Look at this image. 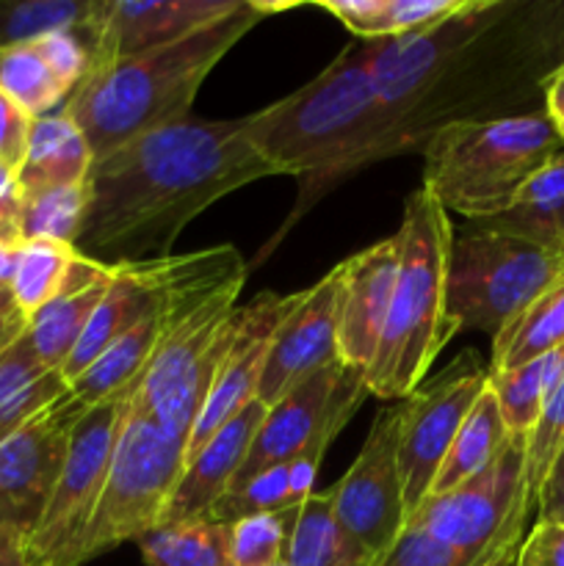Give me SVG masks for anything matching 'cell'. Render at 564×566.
<instances>
[{"label":"cell","instance_id":"cell-1","mask_svg":"<svg viewBox=\"0 0 564 566\" xmlns=\"http://www.w3.org/2000/svg\"><path fill=\"white\" fill-rule=\"evenodd\" d=\"M551 11L514 0H468L437 25L368 42L385 136L379 158L424 149L453 125L529 116L525 88H542L553 72Z\"/></svg>","mask_w":564,"mask_h":566},{"label":"cell","instance_id":"cell-2","mask_svg":"<svg viewBox=\"0 0 564 566\" xmlns=\"http://www.w3.org/2000/svg\"><path fill=\"white\" fill-rule=\"evenodd\" d=\"M280 177L243 119H182L94 158L75 249L103 265L169 258L199 213L249 182Z\"/></svg>","mask_w":564,"mask_h":566},{"label":"cell","instance_id":"cell-3","mask_svg":"<svg viewBox=\"0 0 564 566\" xmlns=\"http://www.w3.org/2000/svg\"><path fill=\"white\" fill-rule=\"evenodd\" d=\"M155 276L164 302V337L130 403L188 446L236 337V302L247 282V263L236 247H216L155 260Z\"/></svg>","mask_w":564,"mask_h":566},{"label":"cell","instance_id":"cell-4","mask_svg":"<svg viewBox=\"0 0 564 566\" xmlns=\"http://www.w3.org/2000/svg\"><path fill=\"white\" fill-rule=\"evenodd\" d=\"M243 122L252 144L276 175L302 182L296 208L280 230L285 235L321 193L379 158L385 122L368 42L346 48L313 81L269 108L243 116Z\"/></svg>","mask_w":564,"mask_h":566},{"label":"cell","instance_id":"cell-5","mask_svg":"<svg viewBox=\"0 0 564 566\" xmlns=\"http://www.w3.org/2000/svg\"><path fill=\"white\" fill-rule=\"evenodd\" d=\"M263 17L258 0H247L241 11L180 42L88 72L64 103V114L81 127L94 158L188 119L205 77Z\"/></svg>","mask_w":564,"mask_h":566},{"label":"cell","instance_id":"cell-6","mask_svg":"<svg viewBox=\"0 0 564 566\" xmlns=\"http://www.w3.org/2000/svg\"><path fill=\"white\" fill-rule=\"evenodd\" d=\"M401 243L390 313L379 348L365 374L368 396L404 401L431 374L437 354L448 346L459 326L448 313V254L453 227L442 205L418 186L404 202Z\"/></svg>","mask_w":564,"mask_h":566},{"label":"cell","instance_id":"cell-7","mask_svg":"<svg viewBox=\"0 0 564 566\" xmlns=\"http://www.w3.org/2000/svg\"><path fill=\"white\" fill-rule=\"evenodd\" d=\"M564 149L542 114L453 125L424 144V182L446 213L473 221L503 213L520 188Z\"/></svg>","mask_w":564,"mask_h":566},{"label":"cell","instance_id":"cell-8","mask_svg":"<svg viewBox=\"0 0 564 566\" xmlns=\"http://www.w3.org/2000/svg\"><path fill=\"white\" fill-rule=\"evenodd\" d=\"M182 470L186 440L160 429L127 398L108 479L83 536L81 566L158 528Z\"/></svg>","mask_w":564,"mask_h":566},{"label":"cell","instance_id":"cell-9","mask_svg":"<svg viewBox=\"0 0 564 566\" xmlns=\"http://www.w3.org/2000/svg\"><path fill=\"white\" fill-rule=\"evenodd\" d=\"M564 276V252L470 224L448 254V313L459 332L495 337L545 287Z\"/></svg>","mask_w":564,"mask_h":566},{"label":"cell","instance_id":"cell-10","mask_svg":"<svg viewBox=\"0 0 564 566\" xmlns=\"http://www.w3.org/2000/svg\"><path fill=\"white\" fill-rule=\"evenodd\" d=\"M127 398L86 407L72 426L64 468L36 528L28 536L31 566H81L83 536L108 479Z\"/></svg>","mask_w":564,"mask_h":566},{"label":"cell","instance_id":"cell-11","mask_svg":"<svg viewBox=\"0 0 564 566\" xmlns=\"http://www.w3.org/2000/svg\"><path fill=\"white\" fill-rule=\"evenodd\" d=\"M531 509L534 503L525 490V440L512 437L490 468L446 495L426 497L407 523L479 556L498 547L523 545Z\"/></svg>","mask_w":564,"mask_h":566},{"label":"cell","instance_id":"cell-12","mask_svg":"<svg viewBox=\"0 0 564 566\" xmlns=\"http://www.w3.org/2000/svg\"><path fill=\"white\" fill-rule=\"evenodd\" d=\"M487 385H490V374L468 352L453 359L446 370H440L429 385H420L412 396L401 401L398 473H401L407 520L429 497L464 418L487 390Z\"/></svg>","mask_w":564,"mask_h":566},{"label":"cell","instance_id":"cell-13","mask_svg":"<svg viewBox=\"0 0 564 566\" xmlns=\"http://www.w3.org/2000/svg\"><path fill=\"white\" fill-rule=\"evenodd\" d=\"M398 426L401 401L379 409L354 464L330 490L335 517L374 556V562L390 551L407 525L398 473Z\"/></svg>","mask_w":564,"mask_h":566},{"label":"cell","instance_id":"cell-14","mask_svg":"<svg viewBox=\"0 0 564 566\" xmlns=\"http://www.w3.org/2000/svg\"><path fill=\"white\" fill-rule=\"evenodd\" d=\"M86 407L66 392L0 442V525L36 528L64 468L75 420Z\"/></svg>","mask_w":564,"mask_h":566},{"label":"cell","instance_id":"cell-15","mask_svg":"<svg viewBox=\"0 0 564 566\" xmlns=\"http://www.w3.org/2000/svg\"><path fill=\"white\" fill-rule=\"evenodd\" d=\"M243 3L247 0H100L86 28L92 44L88 72L180 42L232 17Z\"/></svg>","mask_w":564,"mask_h":566},{"label":"cell","instance_id":"cell-16","mask_svg":"<svg viewBox=\"0 0 564 566\" xmlns=\"http://www.w3.org/2000/svg\"><path fill=\"white\" fill-rule=\"evenodd\" d=\"M337 304H341V265L330 271L313 287L296 293V304L276 326L269 346L263 376L258 385V401L265 409L302 385L315 370L337 357Z\"/></svg>","mask_w":564,"mask_h":566},{"label":"cell","instance_id":"cell-17","mask_svg":"<svg viewBox=\"0 0 564 566\" xmlns=\"http://www.w3.org/2000/svg\"><path fill=\"white\" fill-rule=\"evenodd\" d=\"M296 304V293L280 296V293H260L258 298L238 307L236 337L230 343L219 376L213 381L208 401L194 423L191 437L186 446V462L227 423L236 418L247 403L258 398L260 376H263L269 346L274 340L276 326L282 324L291 307Z\"/></svg>","mask_w":564,"mask_h":566},{"label":"cell","instance_id":"cell-18","mask_svg":"<svg viewBox=\"0 0 564 566\" xmlns=\"http://www.w3.org/2000/svg\"><path fill=\"white\" fill-rule=\"evenodd\" d=\"M401 243L398 235L370 243L341 263L337 357L346 368L368 374L390 313Z\"/></svg>","mask_w":564,"mask_h":566},{"label":"cell","instance_id":"cell-19","mask_svg":"<svg viewBox=\"0 0 564 566\" xmlns=\"http://www.w3.org/2000/svg\"><path fill=\"white\" fill-rule=\"evenodd\" d=\"M265 418V407L254 398L252 403L241 409L232 420H227L197 453L186 462L180 481L175 486L169 506H166L164 523L177 520L205 517L213 509V503L224 495L236 481L238 470L243 468L252 448L254 434Z\"/></svg>","mask_w":564,"mask_h":566},{"label":"cell","instance_id":"cell-20","mask_svg":"<svg viewBox=\"0 0 564 566\" xmlns=\"http://www.w3.org/2000/svg\"><path fill=\"white\" fill-rule=\"evenodd\" d=\"M343 368H346L343 363H332L326 368L315 370L302 385L293 387L282 401L265 409V418L260 423L258 434H254L247 462L238 470L230 490L247 484L249 479L260 475L263 470L285 464L288 459L296 457L313 440L326 409H330L332 396H335Z\"/></svg>","mask_w":564,"mask_h":566},{"label":"cell","instance_id":"cell-21","mask_svg":"<svg viewBox=\"0 0 564 566\" xmlns=\"http://www.w3.org/2000/svg\"><path fill=\"white\" fill-rule=\"evenodd\" d=\"M114 271L116 265L94 263V260L81 254L75 276L66 285V291L28 318V346H31L33 357L39 359L42 368L61 374L66 357L77 346L83 329L92 321L94 310L100 307V302L108 293Z\"/></svg>","mask_w":564,"mask_h":566},{"label":"cell","instance_id":"cell-22","mask_svg":"<svg viewBox=\"0 0 564 566\" xmlns=\"http://www.w3.org/2000/svg\"><path fill=\"white\" fill-rule=\"evenodd\" d=\"M155 302V276L153 265L147 263H122L116 265L114 280H111L108 293L94 310L92 321L83 329L81 340L72 348L66 357L64 368H61V379L66 385L81 379L94 363L105 354V348L125 335Z\"/></svg>","mask_w":564,"mask_h":566},{"label":"cell","instance_id":"cell-23","mask_svg":"<svg viewBox=\"0 0 564 566\" xmlns=\"http://www.w3.org/2000/svg\"><path fill=\"white\" fill-rule=\"evenodd\" d=\"M155 276V260H149ZM160 337H164V302H160V285L155 276V302L130 329L122 337H116L103 357L86 370L77 381L70 385V396L75 398L81 407H94V403H105L111 398L130 396L136 390L138 379L147 370L149 359H153L155 348H158Z\"/></svg>","mask_w":564,"mask_h":566},{"label":"cell","instance_id":"cell-24","mask_svg":"<svg viewBox=\"0 0 564 566\" xmlns=\"http://www.w3.org/2000/svg\"><path fill=\"white\" fill-rule=\"evenodd\" d=\"M92 164V147H88L81 127L64 114V108L39 116V119H33L25 160L17 171L22 197L88 180Z\"/></svg>","mask_w":564,"mask_h":566},{"label":"cell","instance_id":"cell-25","mask_svg":"<svg viewBox=\"0 0 564 566\" xmlns=\"http://www.w3.org/2000/svg\"><path fill=\"white\" fill-rule=\"evenodd\" d=\"M473 227L564 252V149L520 188L514 202L503 213L473 221Z\"/></svg>","mask_w":564,"mask_h":566},{"label":"cell","instance_id":"cell-26","mask_svg":"<svg viewBox=\"0 0 564 566\" xmlns=\"http://www.w3.org/2000/svg\"><path fill=\"white\" fill-rule=\"evenodd\" d=\"M66 392H70V385L61 379V374L39 365L22 332L0 354V442L9 440L33 415L48 409Z\"/></svg>","mask_w":564,"mask_h":566},{"label":"cell","instance_id":"cell-27","mask_svg":"<svg viewBox=\"0 0 564 566\" xmlns=\"http://www.w3.org/2000/svg\"><path fill=\"white\" fill-rule=\"evenodd\" d=\"M468 0H321V11L335 17L359 42L424 31L457 14Z\"/></svg>","mask_w":564,"mask_h":566},{"label":"cell","instance_id":"cell-28","mask_svg":"<svg viewBox=\"0 0 564 566\" xmlns=\"http://www.w3.org/2000/svg\"><path fill=\"white\" fill-rule=\"evenodd\" d=\"M558 346H564V276L492 337V363L487 374L514 370Z\"/></svg>","mask_w":564,"mask_h":566},{"label":"cell","instance_id":"cell-29","mask_svg":"<svg viewBox=\"0 0 564 566\" xmlns=\"http://www.w3.org/2000/svg\"><path fill=\"white\" fill-rule=\"evenodd\" d=\"M288 566H374V556L335 517L330 492H315L299 506Z\"/></svg>","mask_w":564,"mask_h":566},{"label":"cell","instance_id":"cell-30","mask_svg":"<svg viewBox=\"0 0 564 566\" xmlns=\"http://www.w3.org/2000/svg\"><path fill=\"white\" fill-rule=\"evenodd\" d=\"M564 379V346L531 359L514 370L490 374V390L495 396L509 437L525 440L540 420L542 409Z\"/></svg>","mask_w":564,"mask_h":566},{"label":"cell","instance_id":"cell-31","mask_svg":"<svg viewBox=\"0 0 564 566\" xmlns=\"http://www.w3.org/2000/svg\"><path fill=\"white\" fill-rule=\"evenodd\" d=\"M509 440L512 437H509L506 423H503L495 396H492L490 385H487V390L481 392V398L473 403L468 418H464L462 429H459L457 440H453L451 451H448L446 462H442L440 473H437L429 497L446 495V492L457 490L464 481L479 475L484 468H490L501 457L503 448L509 446Z\"/></svg>","mask_w":564,"mask_h":566},{"label":"cell","instance_id":"cell-32","mask_svg":"<svg viewBox=\"0 0 564 566\" xmlns=\"http://www.w3.org/2000/svg\"><path fill=\"white\" fill-rule=\"evenodd\" d=\"M144 566H236L230 525L213 517L164 523L138 539Z\"/></svg>","mask_w":564,"mask_h":566},{"label":"cell","instance_id":"cell-33","mask_svg":"<svg viewBox=\"0 0 564 566\" xmlns=\"http://www.w3.org/2000/svg\"><path fill=\"white\" fill-rule=\"evenodd\" d=\"M77 252L72 243L61 241H22L17 252L11 296L25 318L53 302L66 291L77 269Z\"/></svg>","mask_w":564,"mask_h":566},{"label":"cell","instance_id":"cell-34","mask_svg":"<svg viewBox=\"0 0 564 566\" xmlns=\"http://www.w3.org/2000/svg\"><path fill=\"white\" fill-rule=\"evenodd\" d=\"M100 0H0V50L88 28Z\"/></svg>","mask_w":564,"mask_h":566},{"label":"cell","instance_id":"cell-35","mask_svg":"<svg viewBox=\"0 0 564 566\" xmlns=\"http://www.w3.org/2000/svg\"><path fill=\"white\" fill-rule=\"evenodd\" d=\"M0 94L20 105L31 119L55 114L70 99V92L50 72L33 44L0 50Z\"/></svg>","mask_w":564,"mask_h":566},{"label":"cell","instance_id":"cell-36","mask_svg":"<svg viewBox=\"0 0 564 566\" xmlns=\"http://www.w3.org/2000/svg\"><path fill=\"white\" fill-rule=\"evenodd\" d=\"M88 202H92L88 180L25 193L20 213V238L22 241H61L75 247L83 221H86Z\"/></svg>","mask_w":564,"mask_h":566},{"label":"cell","instance_id":"cell-37","mask_svg":"<svg viewBox=\"0 0 564 566\" xmlns=\"http://www.w3.org/2000/svg\"><path fill=\"white\" fill-rule=\"evenodd\" d=\"M518 547H498L490 553H464L459 547L446 545L420 525L407 523L390 551L376 562V566H514Z\"/></svg>","mask_w":564,"mask_h":566},{"label":"cell","instance_id":"cell-38","mask_svg":"<svg viewBox=\"0 0 564 566\" xmlns=\"http://www.w3.org/2000/svg\"><path fill=\"white\" fill-rule=\"evenodd\" d=\"M299 509L282 512L252 514L230 525V553L236 566H276L285 564L288 542H291L293 523Z\"/></svg>","mask_w":564,"mask_h":566},{"label":"cell","instance_id":"cell-39","mask_svg":"<svg viewBox=\"0 0 564 566\" xmlns=\"http://www.w3.org/2000/svg\"><path fill=\"white\" fill-rule=\"evenodd\" d=\"M282 509L299 506H293L291 486H288V468L285 464H276V468H269L260 475H254V479H249L247 484L227 490L213 503L208 517L219 520V523H236L241 517L282 512Z\"/></svg>","mask_w":564,"mask_h":566},{"label":"cell","instance_id":"cell-40","mask_svg":"<svg viewBox=\"0 0 564 566\" xmlns=\"http://www.w3.org/2000/svg\"><path fill=\"white\" fill-rule=\"evenodd\" d=\"M564 448V379L558 381L556 392L542 409L540 420L525 437V490L531 503L536 506V492L545 481L547 470L556 462L558 451Z\"/></svg>","mask_w":564,"mask_h":566},{"label":"cell","instance_id":"cell-41","mask_svg":"<svg viewBox=\"0 0 564 566\" xmlns=\"http://www.w3.org/2000/svg\"><path fill=\"white\" fill-rule=\"evenodd\" d=\"M31 44L39 50L44 64L50 66V72L59 77V83L66 92L72 94L81 86V81L88 72V64H92V44H88L86 28H81V31L48 33V36L36 39Z\"/></svg>","mask_w":564,"mask_h":566},{"label":"cell","instance_id":"cell-42","mask_svg":"<svg viewBox=\"0 0 564 566\" xmlns=\"http://www.w3.org/2000/svg\"><path fill=\"white\" fill-rule=\"evenodd\" d=\"M31 127H33L31 116H28L20 105H14L9 97L0 94V164L20 171L22 160H25V153H28Z\"/></svg>","mask_w":564,"mask_h":566},{"label":"cell","instance_id":"cell-43","mask_svg":"<svg viewBox=\"0 0 564 566\" xmlns=\"http://www.w3.org/2000/svg\"><path fill=\"white\" fill-rule=\"evenodd\" d=\"M514 566H564V525L536 523L520 545Z\"/></svg>","mask_w":564,"mask_h":566},{"label":"cell","instance_id":"cell-44","mask_svg":"<svg viewBox=\"0 0 564 566\" xmlns=\"http://www.w3.org/2000/svg\"><path fill=\"white\" fill-rule=\"evenodd\" d=\"M536 523L564 525V448L536 492Z\"/></svg>","mask_w":564,"mask_h":566},{"label":"cell","instance_id":"cell-45","mask_svg":"<svg viewBox=\"0 0 564 566\" xmlns=\"http://www.w3.org/2000/svg\"><path fill=\"white\" fill-rule=\"evenodd\" d=\"M20 213H22V188L17 171L0 164V224L20 238ZM22 241V238H20Z\"/></svg>","mask_w":564,"mask_h":566},{"label":"cell","instance_id":"cell-46","mask_svg":"<svg viewBox=\"0 0 564 566\" xmlns=\"http://www.w3.org/2000/svg\"><path fill=\"white\" fill-rule=\"evenodd\" d=\"M0 566H31L28 531L17 525H0Z\"/></svg>","mask_w":564,"mask_h":566},{"label":"cell","instance_id":"cell-47","mask_svg":"<svg viewBox=\"0 0 564 566\" xmlns=\"http://www.w3.org/2000/svg\"><path fill=\"white\" fill-rule=\"evenodd\" d=\"M545 116L564 142V72H553L545 83Z\"/></svg>","mask_w":564,"mask_h":566},{"label":"cell","instance_id":"cell-48","mask_svg":"<svg viewBox=\"0 0 564 566\" xmlns=\"http://www.w3.org/2000/svg\"><path fill=\"white\" fill-rule=\"evenodd\" d=\"M25 329H28V318L20 313V310L3 315V318H0V354H3L6 348H9Z\"/></svg>","mask_w":564,"mask_h":566},{"label":"cell","instance_id":"cell-49","mask_svg":"<svg viewBox=\"0 0 564 566\" xmlns=\"http://www.w3.org/2000/svg\"><path fill=\"white\" fill-rule=\"evenodd\" d=\"M17 252H20V243L0 241V287H9V291H11V280H14Z\"/></svg>","mask_w":564,"mask_h":566},{"label":"cell","instance_id":"cell-50","mask_svg":"<svg viewBox=\"0 0 564 566\" xmlns=\"http://www.w3.org/2000/svg\"><path fill=\"white\" fill-rule=\"evenodd\" d=\"M17 304H14V296H11L9 287H0V318L9 313H14Z\"/></svg>","mask_w":564,"mask_h":566},{"label":"cell","instance_id":"cell-51","mask_svg":"<svg viewBox=\"0 0 564 566\" xmlns=\"http://www.w3.org/2000/svg\"><path fill=\"white\" fill-rule=\"evenodd\" d=\"M0 241H14V243H22V241H20V238H17V235H14V232H9V230H6V227H3V224H0Z\"/></svg>","mask_w":564,"mask_h":566},{"label":"cell","instance_id":"cell-52","mask_svg":"<svg viewBox=\"0 0 564 566\" xmlns=\"http://www.w3.org/2000/svg\"><path fill=\"white\" fill-rule=\"evenodd\" d=\"M556 72H564V64H562V66H558V70H556Z\"/></svg>","mask_w":564,"mask_h":566},{"label":"cell","instance_id":"cell-53","mask_svg":"<svg viewBox=\"0 0 564 566\" xmlns=\"http://www.w3.org/2000/svg\"><path fill=\"white\" fill-rule=\"evenodd\" d=\"M276 566H288V564H276Z\"/></svg>","mask_w":564,"mask_h":566}]
</instances>
